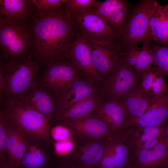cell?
<instances>
[{
	"instance_id": "9",
	"label": "cell",
	"mask_w": 168,
	"mask_h": 168,
	"mask_svg": "<svg viewBox=\"0 0 168 168\" xmlns=\"http://www.w3.org/2000/svg\"><path fill=\"white\" fill-rule=\"evenodd\" d=\"M108 76L104 87L110 99H120L139 85L141 81V76L124 63Z\"/></svg>"
},
{
	"instance_id": "33",
	"label": "cell",
	"mask_w": 168,
	"mask_h": 168,
	"mask_svg": "<svg viewBox=\"0 0 168 168\" xmlns=\"http://www.w3.org/2000/svg\"><path fill=\"white\" fill-rule=\"evenodd\" d=\"M68 0H33L37 10L46 12H53L64 6Z\"/></svg>"
},
{
	"instance_id": "16",
	"label": "cell",
	"mask_w": 168,
	"mask_h": 168,
	"mask_svg": "<svg viewBox=\"0 0 168 168\" xmlns=\"http://www.w3.org/2000/svg\"><path fill=\"white\" fill-rule=\"evenodd\" d=\"M23 100L50 122L54 116L56 117L55 96L49 89L38 80L31 88Z\"/></svg>"
},
{
	"instance_id": "8",
	"label": "cell",
	"mask_w": 168,
	"mask_h": 168,
	"mask_svg": "<svg viewBox=\"0 0 168 168\" xmlns=\"http://www.w3.org/2000/svg\"><path fill=\"white\" fill-rule=\"evenodd\" d=\"M88 43L93 66L102 77L109 75L124 63V47L118 41L106 45Z\"/></svg>"
},
{
	"instance_id": "18",
	"label": "cell",
	"mask_w": 168,
	"mask_h": 168,
	"mask_svg": "<svg viewBox=\"0 0 168 168\" xmlns=\"http://www.w3.org/2000/svg\"><path fill=\"white\" fill-rule=\"evenodd\" d=\"M168 145L166 138L153 148L135 150L133 162L135 168H165ZM133 167V166H132Z\"/></svg>"
},
{
	"instance_id": "14",
	"label": "cell",
	"mask_w": 168,
	"mask_h": 168,
	"mask_svg": "<svg viewBox=\"0 0 168 168\" xmlns=\"http://www.w3.org/2000/svg\"><path fill=\"white\" fill-rule=\"evenodd\" d=\"M60 124L68 127L78 136L90 139H105L115 133L92 113L82 118Z\"/></svg>"
},
{
	"instance_id": "34",
	"label": "cell",
	"mask_w": 168,
	"mask_h": 168,
	"mask_svg": "<svg viewBox=\"0 0 168 168\" xmlns=\"http://www.w3.org/2000/svg\"><path fill=\"white\" fill-rule=\"evenodd\" d=\"M73 132L70 128L61 124L51 128L50 133L51 139L58 142L72 139Z\"/></svg>"
},
{
	"instance_id": "38",
	"label": "cell",
	"mask_w": 168,
	"mask_h": 168,
	"mask_svg": "<svg viewBox=\"0 0 168 168\" xmlns=\"http://www.w3.org/2000/svg\"><path fill=\"white\" fill-rule=\"evenodd\" d=\"M65 168H96L93 167H86V166H82L78 165V166H67L66 167H65Z\"/></svg>"
},
{
	"instance_id": "21",
	"label": "cell",
	"mask_w": 168,
	"mask_h": 168,
	"mask_svg": "<svg viewBox=\"0 0 168 168\" xmlns=\"http://www.w3.org/2000/svg\"><path fill=\"white\" fill-rule=\"evenodd\" d=\"M107 138L90 139L81 146L75 154L79 165L82 166L97 167L103 155Z\"/></svg>"
},
{
	"instance_id": "17",
	"label": "cell",
	"mask_w": 168,
	"mask_h": 168,
	"mask_svg": "<svg viewBox=\"0 0 168 168\" xmlns=\"http://www.w3.org/2000/svg\"><path fill=\"white\" fill-rule=\"evenodd\" d=\"M168 120V91L157 96L152 103L130 126L138 127L163 125Z\"/></svg>"
},
{
	"instance_id": "29",
	"label": "cell",
	"mask_w": 168,
	"mask_h": 168,
	"mask_svg": "<svg viewBox=\"0 0 168 168\" xmlns=\"http://www.w3.org/2000/svg\"><path fill=\"white\" fill-rule=\"evenodd\" d=\"M11 124L2 110L0 113V159L7 157V149L9 137Z\"/></svg>"
},
{
	"instance_id": "7",
	"label": "cell",
	"mask_w": 168,
	"mask_h": 168,
	"mask_svg": "<svg viewBox=\"0 0 168 168\" xmlns=\"http://www.w3.org/2000/svg\"><path fill=\"white\" fill-rule=\"evenodd\" d=\"M135 139L132 129L114 133L106 140L105 150L96 168H129L135 154Z\"/></svg>"
},
{
	"instance_id": "23",
	"label": "cell",
	"mask_w": 168,
	"mask_h": 168,
	"mask_svg": "<svg viewBox=\"0 0 168 168\" xmlns=\"http://www.w3.org/2000/svg\"><path fill=\"white\" fill-rule=\"evenodd\" d=\"M30 142V141L26 137L11 125L7 155L9 162L13 168H18Z\"/></svg>"
},
{
	"instance_id": "39",
	"label": "cell",
	"mask_w": 168,
	"mask_h": 168,
	"mask_svg": "<svg viewBox=\"0 0 168 168\" xmlns=\"http://www.w3.org/2000/svg\"><path fill=\"white\" fill-rule=\"evenodd\" d=\"M166 139L167 145H168V126L166 127Z\"/></svg>"
},
{
	"instance_id": "37",
	"label": "cell",
	"mask_w": 168,
	"mask_h": 168,
	"mask_svg": "<svg viewBox=\"0 0 168 168\" xmlns=\"http://www.w3.org/2000/svg\"><path fill=\"white\" fill-rule=\"evenodd\" d=\"M0 168H13L10 165L7 158L0 159Z\"/></svg>"
},
{
	"instance_id": "4",
	"label": "cell",
	"mask_w": 168,
	"mask_h": 168,
	"mask_svg": "<svg viewBox=\"0 0 168 168\" xmlns=\"http://www.w3.org/2000/svg\"><path fill=\"white\" fill-rule=\"evenodd\" d=\"M33 36L29 20L1 16L0 58L6 62L30 56Z\"/></svg>"
},
{
	"instance_id": "11",
	"label": "cell",
	"mask_w": 168,
	"mask_h": 168,
	"mask_svg": "<svg viewBox=\"0 0 168 168\" xmlns=\"http://www.w3.org/2000/svg\"><path fill=\"white\" fill-rule=\"evenodd\" d=\"M96 93L95 87L89 80L80 77L70 82L55 97L56 117L78 102Z\"/></svg>"
},
{
	"instance_id": "32",
	"label": "cell",
	"mask_w": 168,
	"mask_h": 168,
	"mask_svg": "<svg viewBox=\"0 0 168 168\" xmlns=\"http://www.w3.org/2000/svg\"><path fill=\"white\" fill-rule=\"evenodd\" d=\"M129 2L124 0H96L94 7L99 14L105 20L113 9L125 5Z\"/></svg>"
},
{
	"instance_id": "31",
	"label": "cell",
	"mask_w": 168,
	"mask_h": 168,
	"mask_svg": "<svg viewBox=\"0 0 168 168\" xmlns=\"http://www.w3.org/2000/svg\"><path fill=\"white\" fill-rule=\"evenodd\" d=\"M96 1V0H68L64 8L66 13L71 16L94 7Z\"/></svg>"
},
{
	"instance_id": "6",
	"label": "cell",
	"mask_w": 168,
	"mask_h": 168,
	"mask_svg": "<svg viewBox=\"0 0 168 168\" xmlns=\"http://www.w3.org/2000/svg\"><path fill=\"white\" fill-rule=\"evenodd\" d=\"M71 16L79 33L88 42L106 45L118 40V33L99 14L95 7Z\"/></svg>"
},
{
	"instance_id": "1",
	"label": "cell",
	"mask_w": 168,
	"mask_h": 168,
	"mask_svg": "<svg viewBox=\"0 0 168 168\" xmlns=\"http://www.w3.org/2000/svg\"><path fill=\"white\" fill-rule=\"evenodd\" d=\"M30 21L34 59L47 66L66 57L79 32L75 21L64 7L53 12L37 10Z\"/></svg>"
},
{
	"instance_id": "28",
	"label": "cell",
	"mask_w": 168,
	"mask_h": 168,
	"mask_svg": "<svg viewBox=\"0 0 168 168\" xmlns=\"http://www.w3.org/2000/svg\"><path fill=\"white\" fill-rule=\"evenodd\" d=\"M166 127L163 125L138 127L132 129L135 139V147L159 135L166 131Z\"/></svg>"
},
{
	"instance_id": "20",
	"label": "cell",
	"mask_w": 168,
	"mask_h": 168,
	"mask_svg": "<svg viewBox=\"0 0 168 168\" xmlns=\"http://www.w3.org/2000/svg\"><path fill=\"white\" fill-rule=\"evenodd\" d=\"M156 97L147 94L138 85L119 99L127 112L129 126L145 112Z\"/></svg>"
},
{
	"instance_id": "12",
	"label": "cell",
	"mask_w": 168,
	"mask_h": 168,
	"mask_svg": "<svg viewBox=\"0 0 168 168\" xmlns=\"http://www.w3.org/2000/svg\"><path fill=\"white\" fill-rule=\"evenodd\" d=\"M66 57L90 80L103 81V77L96 71L93 64L89 43L79 33L72 44Z\"/></svg>"
},
{
	"instance_id": "13",
	"label": "cell",
	"mask_w": 168,
	"mask_h": 168,
	"mask_svg": "<svg viewBox=\"0 0 168 168\" xmlns=\"http://www.w3.org/2000/svg\"><path fill=\"white\" fill-rule=\"evenodd\" d=\"M92 113L105 123L114 133H122L129 126L127 112L119 99H110L100 104Z\"/></svg>"
},
{
	"instance_id": "27",
	"label": "cell",
	"mask_w": 168,
	"mask_h": 168,
	"mask_svg": "<svg viewBox=\"0 0 168 168\" xmlns=\"http://www.w3.org/2000/svg\"><path fill=\"white\" fill-rule=\"evenodd\" d=\"M151 49L154 59V67L168 78V46L152 44Z\"/></svg>"
},
{
	"instance_id": "35",
	"label": "cell",
	"mask_w": 168,
	"mask_h": 168,
	"mask_svg": "<svg viewBox=\"0 0 168 168\" xmlns=\"http://www.w3.org/2000/svg\"><path fill=\"white\" fill-rule=\"evenodd\" d=\"M74 147V142L72 139L55 142L54 148L56 154L58 156H64L70 153Z\"/></svg>"
},
{
	"instance_id": "36",
	"label": "cell",
	"mask_w": 168,
	"mask_h": 168,
	"mask_svg": "<svg viewBox=\"0 0 168 168\" xmlns=\"http://www.w3.org/2000/svg\"><path fill=\"white\" fill-rule=\"evenodd\" d=\"M166 138V131L159 135L146 141L141 144L136 146L135 150L152 148Z\"/></svg>"
},
{
	"instance_id": "24",
	"label": "cell",
	"mask_w": 168,
	"mask_h": 168,
	"mask_svg": "<svg viewBox=\"0 0 168 168\" xmlns=\"http://www.w3.org/2000/svg\"><path fill=\"white\" fill-rule=\"evenodd\" d=\"M100 104L97 94L92 95L78 102L63 111L57 117L58 121L79 119L91 114Z\"/></svg>"
},
{
	"instance_id": "2",
	"label": "cell",
	"mask_w": 168,
	"mask_h": 168,
	"mask_svg": "<svg viewBox=\"0 0 168 168\" xmlns=\"http://www.w3.org/2000/svg\"><path fill=\"white\" fill-rule=\"evenodd\" d=\"M38 62L30 56L3 63L0 61L1 94L6 100H23L38 80Z\"/></svg>"
},
{
	"instance_id": "10",
	"label": "cell",
	"mask_w": 168,
	"mask_h": 168,
	"mask_svg": "<svg viewBox=\"0 0 168 168\" xmlns=\"http://www.w3.org/2000/svg\"><path fill=\"white\" fill-rule=\"evenodd\" d=\"M46 66L40 82L52 91L55 97L67 84L80 77L79 71L63 59Z\"/></svg>"
},
{
	"instance_id": "19",
	"label": "cell",
	"mask_w": 168,
	"mask_h": 168,
	"mask_svg": "<svg viewBox=\"0 0 168 168\" xmlns=\"http://www.w3.org/2000/svg\"><path fill=\"white\" fill-rule=\"evenodd\" d=\"M149 35L159 45L165 44L168 39V4L161 5L155 0L150 18Z\"/></svg>"
},
{
	"instance_id": "25",
	"label": "cell",
	"mask_w": 168,
	"mask_h": 168,
	"mask_svg": "<svg viewBox=\"0 0 168 168\" xmlns=\"http://www.w3.org/2000/svg\"><path fill=\"white\" fill-rule=\"evenodd\" d=\"M139 87L148 95L156 97L168 91L164 75L154 67L141 75Z\"/></svg>"
},
{
	"instance_id": "40",
	"label": "cell",
	"mask_w": 168,
	"mask_h": 168,
	"mask_svg": "<svg viewBox=\"0 0 168 168\" xmlns=\"http://www.w3.org/2000/svg\"><path fill=\"white\" fill-rule=\"evenodd\" d=\"M165 168H168V151L167 152L166 162Z\"/></svg>"
},
{
	"instance_id": "30",
	"label": "cell",
	"mask_w": 168,
	"mask_h": 168,
	"mask_svg": "<svg viewBox=\"0 0 168 168\" xmlns=\"http://www.w3.org/2000/svg\"><path fill=\"white\" fill-rule=\"evenodd\" d=\"M132 5L129 2L125 5L114 9L105 20L117 33L121 29L126 15Z\"/></svg>"
},
{
	"instance_id": "41",
	"label": "cell",
	"mask_w": 168,
	"mask_h": 168,
	"mask_svg": "<svg viewBox=\"0 0 168 168\" xmlns=\"http://www.w3.org/2000/svg\"><path fill=\"white\" fill-rule=\"evenodd\" d=\"M165 44L166 45H166L168 46V39Z\"/></svg>"
},
{
	"instance_id": "26",
	"label": "cell",
	"mask_w": 168,
	"mask_h": 168,
	"mask_svg": "<svg viewBox=\"0 0 168 168\" xmlns=\"http://www.w3.org/2000/svg\"><path fill=\"white\" fill-rule=\"evenodd\" d=\"M47 162V157L43 150L36 143L30 141L18 168H42Z\"/></svg>"
},
{
	"instance_id": "42",
	"label": "cell",
	"mask_w": 168,
	"mask_h": 168,
	"mask_svg": "<svg viewBox=\"0 0 168 168\" xmlns=\"http://www.w3.org/2000/svg\"><path fill=\"white\" fill-rule=\"evenodd\" d=\"M129 168H135L132 166V167H130Z\"/></svg>"
},
{
	"instance_id": "5",
	"label": "cell",
	"mask_w": 168,
	"mask_h": 168,
	"mask_svg": "<svg viewBox=\"0 0 168 168\" xmlns=\"http://www.w3.org/2000/svg\"><path fill=\"white\" fill-rule=\"evenodd\" d=\"M155 1L142 0L132 5L118 33V41L123 47L152 40L149 35V26L152 7Z\"/></svg>"
},
{
	"instance_id": "22",
	"label": "cell",
	"mask_w": 168,
	"mask_h": 168,
	"mask_svg": "<svg viewBox=\"0 0 168 168\" xmlns=\"http://www.w3.org/2000/svg\"><path fill=\"white\" fill-rule=\"evenodd\" d=\"M37 10L33 0H0L1 16L29 20Z\"/></svg>"
},
{
	"instance_id": "3",
	"label": "cell",
	"mask_w": 168,
	"mask_h": 168,
	"mask_svg": "<svg viewBox=\"0 0 168 168\" xmlns=\"http://www.w3.org/2000/svg\"><path fill=\"white\" fill-rule=\"evenodd\" d=\"M2 110L11 125L30 141L51 142V122L23 100L4 101Z\"/></svg>"
},
{
	"instance_id": "15",
	"label": "cell",
	"mask_w": 168,
	"mask_h": 168,
	"mask_svg": "<svg viewBox=\"0 0 168 168\" xmlns=\"http://www.w3.org/2000/svg\"><path fill=\"white\" fill-rule=\"evenodd\" d=\"M152 40L132 44L124 47V63L141 76L154 67L153 54L151 49Z\"/></svg>"
}]
</instances>
